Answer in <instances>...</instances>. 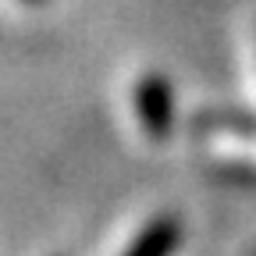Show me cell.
Returning <instances> with one entry per match:
<instances>
[{
    "mask_svg": "<svg viewBox=\"0 0 256 256\" xmlns=\"http://www.w3.org/2000/svg\"><path fill=\"white\" fill-rule=\"evenodd\" d=\"M136 114L150 139H168L174 128V92L164 75H142L136 82Z\"/></svg>",
    "mask_w": 256,
    "mask_h": 256,
    "instance_id": "1",
    "label": "cell"
},
{
    "mask_svg": "<svg viewBox=\"0 0 256 256\" xmlns=\"http://www.w3.org/2000/svg\"><path fill=\"white\" fill-rule=\"evenodd\" d=\"M182 242V224L178 217H156L150 220L142 235L124 249V256H171Z\"/></svg>",
    "mask_w": 256,
    "mask_h": 256,
    "instance_id": "2",
    "label": "cell"
},
{
    "mask_svg": "<svg viewBox=\"0 0 256 256\" xmlns=\"http://www.w3.org/2000/svg\"><path fill=\"white\" fill-rule=\"evenodd\" d=\"M25 4H43V0H25Z\"/></svg>",
    "mask_w": 256,
    "mask_h": 256,
    "instance_id": "3",
    "label": "cell"
}]
</instances>
